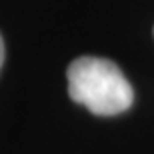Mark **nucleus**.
Instances as JSON below:
<instances>
[{"label":"nucleus","mask_w":154,"mask_h":154,"mask_svg":"<svg viewBox=\"0 0 154 154\" xmlns=\"http://www.w3.org/2000/svg\"><path fill=\"white\" fill-rule=\"evenodd\" d=\"M68 94L98 116H114L132 106L134 90L112 60L80 56L66 70Z\"/></svg>","instance_id":"obj_1"},{"label":"nucleus","mask_w":154,"mask_h":154,"mask_svg":"<svg viewBox=\"0 0 154 154\" xmlns=\"http://www.w3.org/2000/svg\"><path fill=\"white\" fill-rule=\"evenodd\" d=\"M2 62H4V42H2V36H0V68H2Z\"/></svg>","instance_id":"obj_2"}]
</instances>
